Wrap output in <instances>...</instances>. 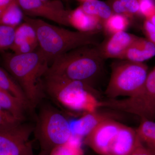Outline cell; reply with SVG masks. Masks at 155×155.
I'll return each instance as SVG.
<instances>
[{
    "label": "cell",
    "instance_id": "obj_4",
    "mask_svg": "<svg viewBox=\"0 0 155 155\" xmlns=\"http://www.w3.org/2000/svg\"><path fill=\"white\" fill-rule=\"evenodd\" d=\"M104 60L97 47H81L57 58L50 65L45 74L57 75L92 85L102 72Z\"/></svg>",
    "mask_w": 155,
    "mask_h": 155
},
{
    "label": "cell",
    "instance_id": "obj_32",
    "mask_svg": "<svg viewBox=\"0 0 155 155\" xmlns=\"http://www.w3.org/2000/svg\"><path fill=\"white\" fill-rule=\"evenodd\" d=\"M49 153L50 152L47 151L41 150L38 155H49Z\"/></svg>",
    "mask_w": 155,
    "mask_h": 155
},
{
    "label": "cell",
    "instance_id": "obj_25",
    "mask_svg": "<svg viewBox=\"0 0 155 155\" xmlns=\"http://www.w3.org/2000/svg\"><path fill=\"white\" fill-rule=\"evenodd\" d=\"M23 122L0 107V129L14 127Z\"/></svg>",
    "mask_w": 155,
    "mask_h": 155
},
{
    "label": "cell",
    "instance_id": "obj_33",
    "mask_svg": "<svg viewBox=\"0 0 155 155\" xmlns=\"http://www.w3.org/2000/svg\"><path fill=\"white\" fill-rule=\"evenodd\" d=\"M6 7V6H3L2 5H0V15H1V14H2V12L3 11V10H4V9Z\"/></svg>",
    "mask_w": 155,
    "mask_h": 155
},
{
    "label": "cell",
    "instance_id": "obj_14",
    "mask_svg": "<svg viewBox=\"0 0 155 155\" xmlns=\"http://www.w3.org/2000/svg\"><path fill=\"white\" fill-rule=\"evenodd\" d=\"M114 113L99 112L84 113L74 123L72 129V135L82 138L85 137L95 127L108 119H114Z\"/></svg>",
    "mask_w": 155,
    "mask_h": 155
},
{
    "label": "cell",
    "instance_id": "obj_3",
    "mask_svg": "<svg viewBox=\"0 0 155 155\" xmlns=\"http://www.w3.org/2000/svg\"><path fill=\"white\" fill-rule=\"evenodd\" d=\"M42 86L45 95L69 110L92 113L101 107L97 91L88 84L45 74L43 78Z\"/></svg>",
    "mask_w": 155,
    "mask_h": 155
},
{
    "label": "cell",
    "instance_id": "obj_1",
    "mask_svg": "<svg viewBox=\"0 0 155 155\" xmlns=\"http://www.w3.org/2000/svg\"><path fill=\"white\" fill-rule=\"evenodd\" d=\"M2 52L6 70L22 89L34 110L45 96L42 79L49 67L48 61L38 48L27 54Z\"/></svg>",
    "mask_w": 155,
    "mask_h": 155
},
{
    "label": "cell",
    "instance_id": "obj_6",
    "mask_svg": "<svg viewBox=\"0 0 155 155\" xmlns=\"http://www.w3.org/2000/svg\"><path fill=\"white\" fill-rule=\"evenodd\" d=\"M112 66L105 94L110 99L129 97L139 91L147 77L148 67L143 63L121 60Z\"/></svg>",
    "mask_w": 155,
    "mask_h": 155
},
{
    "label": "cell",
    "instance_id": "obj_31",
    "mask_svg": "<svg viewBox=\"0 0 155 155\" xmlns=\"http://www.w3.org/2000/svg\"><path fill=\"white\" fill-rule=\"evenodd\" d=\"M146 19H149L153 24L155 25V13L154 14H153L152 16L150 17L149 18Z\"/></svg>",
    "mask_w": 155,
    "mask_h": 155
},
{
    "label": "cell",
    "instance_id": "obj_30",
    "mask_svg": "<svg viewBox=\"0 0 155 155\" xmlns=\"http://www.w3.org/2000/svg\"><path fill=\"white\" fill-rule=\"evenodd\" d=\"M11 1V0H0V5L7 6Z\"/></svg>",
    "mask_w": 155,
    "mask_h": 155
},
{
    "label": "cell",
    "instance_id": "obj_8",
    "mask_svg": "<svg viewBox=\"0 0 155 155\" xmlns=\"http://www.w3.org/2000/svg\"><path fill=\"white\" fill-rule=\"evenodd\" d=\"M35 125L23 122L0 129V155H34L29 140Z\"/></svg>",
    "mask_w": 155,
    "mask_h": 155
},
{
    "label": "cell",
    "instance_id": "obj_19",
    "mask_svg": "<svg viewBox=\"0 0 155 155\" xmlns=\"http://www.w3.org/2000/svg\"><path fill=\"white\" fill-rule=\"evenodd\" d=\"M80 6L87 14L99 18L103 22L114 14L110 6L100 0H89Z\"/></svg>",
    "mask_w": 155,
    "mask_h": 155
},
{
    "label": "cell",
    "instance_id": "obj_17",
    "mask_svg": "<svg viewBox=\"0 0 155 155\" xmlns=\"http://www.w3.org/2000/svg\"><path fill=\"white\" fill-rule=\"evenodd\" d=\"M0 107L24 122L28 112L31 113L33 111L28 103L1 88Z\"/></svg>",
    "mask_w": 155,
    "mask_h": 155
},
{
    "label": "cell",
    "instance_id": "obj_7",
    "mask_svg": "<svg viewBox=\"0 0 155 155\" xmlns=\"http://www.w3.org/2000/svg\"><path fill=\"white\" fill-rule=\"evenodd\" d=\"M136 115L141 120H155V67L148 74L141 89L123 99L101 101V107Z\"/></svg>",
    "mask_w": 155,
    "mask_h": 155
},
{
    "label": "cell",
    "instance_id": "obj_20",
    "mask_svg": "<svg viewBox=\"0 0 155 155\" xmlns=\"http://www.w3.org/2000/svg\"><path fill=\"white\" fill-rule=\"evenodd\" d=\"M139 138L142 144L155 150V122L152 120H141L136 129Z\"/></svg>",
    "mask_w": 155,
    "mask_h": 155
},
{
    "label": "cell",
    "instance_id": "obj_10",
    "mask_svg": "<svg viewBox=\"0 0 155 155\" xmlns=\"http://www.w3.org/2000/svg\"><path fill=\"white\" fill-rule=\"evenodd\" d=\"M122 124L108 119L95 127L85 137L84 143L100 155H110L111 149Z\"/></svg>",
    "mask_w": 155,
    "mask_h": 155
},
{
    "label": "cell",
    "instance_id": "obj_15",
    "mask_svg": "<svg viewBox=\"0 0 155 155\" xmlns=\"http://www.w3.org/2000/svg\"><path fill=\"white\" fill-rule=\"evenodd\" d=\"M69 23L77 31L86 32L100 31L103 22L99 18L87 14L80 6L70 11Z\"/></svg>",
    "mask_w": 155,
    "mask_h": 155
},
{
    "label": "cell",
    "instance_id": "obj_21",
    "mask_svg": "<svg viewBox=\"0 0 155 155\" xmlns=\"http://www.w3.org/2000/svg\"><path fill=\"white\" fill-rule=\"evenodd\" d=\"M0 88L8 92L14 96L19 98L29 104L27 98L19 84L5 69L1 67Z\"/></svg>",
    "mask_w": 155,
    "mask_h": 155
},
{
    "label": "cell",
    "instance_id": "obj_35",
    "mask_svg": "<svg viewBox=\"0 0 155 155\" xmlns=\"http://www.w3.org/2000/svg\"><path fill=\"white\" fill-rule=\"evenodd\" d=\"M62 1H64V2H69V0H61Z\"/></svg>",
    "mask_w": 155,
    "mask_h": 155
},
{
    "label": "cell",
    "instance_id": "obj_13",
    "mask_svg": "<svg viewBox=\"0 0 155 155\" xmlns=\"http://www.w3.org/2000/svg\"><path fill=\"white\" fill-rule=\"evenodd\" d=\"M141 144L136 129L122 124L112 145L110 155H130Z\"/></svg>",
    "mask_w": 155,
    "mask_h": 155
},
{
    "label": "cell",
    "instance_id": "obj_12",
    "mask_svg": "<svg viewBox=\"0 0 155 155\" xmlns=\"http://www.w3.org/2000/svg\"><path fill=\"white\" fill-rule=\"evenodd\" d=\"M38 48L35 31L31 25L24 22L15 28L14 43L10 49L17 54H27Z\"/></svg>",
    "mask_w": 155,
    "mask_h": 155
},
{
    "label": "cell",
    "instance_id": "obj_11",
    "mask_svg": "<svg viewBox=\"0 0 155 155\" xmlns=\"http://www.w3.org/2000/svg\"><path fill=\"white\" fill-rule=\"evenodd\" d=\"M138 38L125 31H121L110 35L97 48L104 60L110 58L120 60L127 49Z\"/></svg>",
    "mask_w": 155,
    "mask_h": 155
},
{
    "label": "cell",
    "instance_id": "obj_16",
    "mask_svg": "<svg viewBox=\"0 0 155 155\" xmlns=\"http://www.w3.org/2000/svg\"><path fill=\"white\" fill-rule=\"evenodd\" d=\"M155 56V45L147 38L138 37L120 60L143 63Z\"/></svg>",
    "mask_w": 155,
    "mask_h": 155
},
{
    "label": "cell",
    "instance_id": "obj_29",
    "mask_svg": "<svg viewBox=\"0 0 155 155\" xmlns=\"http://www.w3.org/2000/svg\"><path fill=\"white\" fill-rule=\"evenodd\" d=\"M130 155H155V150L149 148L141 144Z\"/></svg>",
    "mask_w": 155,
    "mask_h": 155
},
{
    "label": "cell",
    "instance_id": "obj_28",
    "mask_svg": "<svg viewBox=\"0 0 155 155\" xmlns=\"http://www.w3.org/2000/svg\"><path fill=\"white\" fill-rule=\"evenodd\" d=\"M143 28L147 39L155 45V25L149 19H144Z\"/></svg>",
    "mask_w": 155,
    "mask_h": 155
},
{
    "label": "cell",
    "instance_id": "obj_24",
    "mask_svg": "<svg viewBox=\"0 0 155 155\" xmlns=\"http://www.w3.org/2000/svg\"><path fill=\"white\" fill-rule=\"evenodd\" d=\"M15 28L0 24V51L10 49L14 43Z\"/></svg>",
    "mask_w": 155,
    "mask_h": 155
},
{
    "label": "cell",
    "instance_id": "obj_34",
    "mask_svg": "<svg viewBox=\"0 0 155 155\" xmlns=\"http://www.w3.org/2000/svg\"><path fill=\"white\" fill-rule=\"evenodd\" d=\"M78 1H80V2L83 3L84 2H86V1H89V0H78Z\"/></svg>",
    "mask_w": 155,
    "mask_h": 155
},
{
    "label": "cell",
    "instance_id": "obj_27",
    "mask_svg": "<svg viewBox=\"0 0 155 155\" xmlns=\"http://www.w3.org/2000/svg\"><path fill=\"white\" fill-rule=\"evenodd\" d=\"M140 14L148 19L155 13V0H139Z\"/></svg>",
    "mask_w": 155,
    "mask_h": 155
},
{
    "label": "cell",
    "instance_id": "obj_18",
    "mask_svg": "<svg viewBox=\"0 0 155 155\" xmlns=\"http://www.w3.org/2000/svg\"><path fill=\"white\" fill-rule=\"evenodd\" d=\"M24 16L16 0H11L0 15V24L17 28L22 23Z\"/></svg>",
    "mask_w": 155,
    "mask_h": 155
},
{
    "label": "cell",
    "instance_id": "obj_9",
    "mask_svg": "<svg viewBox=\"0 0 155 155\" xmlns=\"http://www.w3.org/2000/svg\"><path fill=\"white\" fill-rule=\"evenodd\" d=\"M24 15L42 17L64 26H69L70 11L61 0H16Z\"/></svg>",
    "mask_w": 155,
    "mask_h": 155
},
{
    "label": "cell",
    "instance_id": "obj_23",
    "mask_svg": "<svg viewBox=\"0 0 155 155\" xmlns=\"http://www.w3.org/2000/svg\"><path fill=\"white\" fill-rule=\"evenodd\" d=\"M81 139L72 136L67 143L52 150L49 155H83Z\"/></svg>",
    "mask_w": 155,
    "mask_h": 155
},
{
    "label": "cell",
    "instance_id": "obj_26",
    "mask_svg": "<svg viewBox=\"0 0 155 155\" xmlns=\"http://www.w3.org/2000/svg\"><path fill=\"white\" fill-rule=\"evenodd\" d=\"M123 8L127 12L129 19L133 18L140 14L139 0H120Z\"/></svg>",
    "mask_w": 155,
    "mask_h": 155
},
{
    "label": "cell",
    "instance_id": "obj_2",
    "mask_svg": "<svg viewBox=\"0 0 155 155\" xmlns=\"http://www.w3.org/2000/svg\"><path fill=\"white\" fill-rule=\"evenodd\" d=\"M23 20L35 31L38 49L50 65L58 57L71 50L85 46L96 45L97 35L100 32L73 31L25 15Z\"/></svg>",
    "mask_w": 155,
    "mask_h": 155
},
{
    "label": "cell",
    "instance_id": "obj_22",
    "mask_svg": "<svg viewBox=\"0 0 155 155\" xmlns=\"http://www.w3.org/2000/svg\"><path fill=\"white\" fill-rule=\"evenodd\" d=\"M129 18L120 14H113L103 23V28L109 35L125 31L130 24Z\"/></svg>",
    "mask_w": 155,
    "mask_h": 155
},
{
    "label": "cell",
    "instance_id": "obj_5",
    "mask_svg": "<svg viewBox=\"0 0 155 155\" xmlns=\"http://www.w3.org/2000/svg\"><path fill=\"white\" fill-rule=\"evenodd\" d=\"M34 133L41 150L51 151L66 143L72 137L71 126L64 114L50 106L40 110Z\"/></svg>",
    "mask_w": 155,
    "mask_h": 155
}]
</instances>
